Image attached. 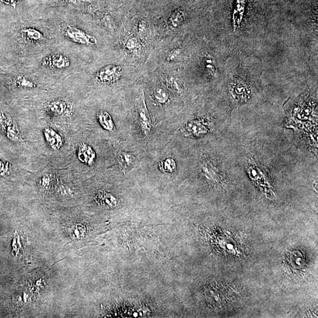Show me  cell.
I'll return each instance as SVG.
<instances>
[{"mask_svg": "<svg viewBox=\"0 0 318 318\" xmlns=\"http://www.w3.org/2000/svg\"><path fill=\"white\" fill-rule=\"evenodd\" d=\"M0 129L8 140L16 144L25 143L26 139L16 122L6 112L0 110Z\"/></svg>", "mask_w": 318, "mask_h": 318, "instance_id": "cell-1", "label": "cell"}, {"mask_svg": "<svg viewBox=\"0 0 318 318\" xmlns=\"http://www.w3.org/2000/svg\"><path fill=\"white\" fill-rule=\"evenodd\" d=\"M136 120L144 135L148 136L150 134L153 128V122L146 105L144 95L136 108Z\"/></svg>", "mask_w": 318, "mask_h": 318, "instance_id": "cell-2", "label": "cell"}, {"mask_svg": "<svg viewBox=\"0 0 318 318\" xmlns=\"http://www.w3.org/2000/svg\"><path fill=\"white\" fill-rule=\"evenodd\" d=\"M200 168L202 174L212 184H222V174L216 166L208 158H204L201 161Z\"/></svg>", "mask_w": 318, "mask_h": 318, "instance_id": "cell-3", "label": "cell"}, {"mask_svg": "<svg viewBox=\"0 0 318 318\" xmlns=\"http://www.w3.org/2000/svg\"><path fill=\"white\" fill-rule=\"evenodd\" d=\"M122 68L118 66L109 65L102 68L96 74V80L102 84H110L116 82L120 78Z\"/></svg>", "mask_w": 318, "mask_h": 318, "instance_id": "cell-4", "label": "cell"}, {"mask_svg": "<svg viewBox=\"0 0 318 318\" xmlns=\"http://www.w3.org/2000/svg\"><path fill=\"white\" fill-rule=\"evenodd\" d=\"M64 34L74 42L84 44H94L96 40L88 35L86 32L72 26H66L64 28Z\"/></svg>", "mask_w": 318, "mask_h": 318, "instance_id": "cell-5", "label": "cell"}, {"mask_svg": "<svg viewBox=\"0 0 318 318\" xmlns=\"http://www.w3.org/2000/svg\"><path fill=\"white\" fill-rule=\"evenodd\" d=\"M43 134L46 142L53 150H58L64 146V138L54 128H46L43 130Z\"/></svg>", "mask_w": 318, "mask_h": 318, "instance_id": "cell-6", "label": "cell"}, {"mask_svg": "<svg viewBox=\"0 0 318 318\" xmlns=\"http://www.w3.org/2000/svg\"><path fill=\"white\" fill-rule=\"evenodd\" d=\"M44 109L46 112L52 116H62L70 111V106L67 102L54 100L46 102Z\"/></svg>", "mask_w": 318, "mask_h": 318, "instance_id": "cell-7", "label": "cell"}, {"mask_svg": "<svg viewBox=\"0 0 318 318\" xmlns=\"http://www.w3.org/2000/svg\"><path fill=\"white\" fill-rule=\"evenodd\" d=\"M248 0H236L232 14V24L234 32H236L242 22Z\"/></svg>", "mask_w": 318, "mask_h": 318, "instance_id": "cell-8", "label": "cell"}, {"mask_svg": "<svg viewBox=\"0 0 318 318\" xmlns=\"http://www.w3.org/2000/svg\"><path fill=\"white\" fill-rule=\"evenodd\" d=\"M208 131V126L203 122L198 120L192 121L184 128V134L192 136L198 137L206 134Z\"/></svg>", "mask_w": 318, "mask_h": 318, "instance_id": "cell-9", "label": "cell"}, {"mask_svg": "<svg viewBox=\"0 0 318 318\" xmlns=\"http://www.w3.org/2000/svg\"><path fill=\"white\" fill-rule=\"evenodd\" d=\"M78 157L79 160L88 165L94 164L96 154L94 149L88 144H82L79 145L78 150Z\"/></svg>", "mask_w": 318, "mask_h": 318, "instance_id": "cell-10", "label": "cell"}, {"mask_svg": "<svg viewBox=\"0 0 318 318\" xmlns=\"http://www.w3.org/2000/svg\"><path fill=\"white\" fill-rule=\"evenodd\" d=\"M96 200L107 207H115L118 204L117 198L114 194L102 191L99 192L96 195Z\"/></svg>", "mask_w": 318, "mask_h": 318, "instance_id": "cell-11", "label": "cell"}, {"mask_svg": "<svg viewBox=\"0 0 318 318\" xmlns=\"http://www.w3.org/2000/svg\"><path fill=\"white\" fill-rule=\"evenodd\" d=\"M69 64L68 58L60 54L54 55L44 60L45 65L54 66L58 68L68 67Z\"/></svg>", "mask_w": 318, "mask_h": 318, "instance_id": "cell-12", "label": "cell"}, {"mask_svg": "<svg viewBox=\"0 0 318 318\" xmlns=\"http://www.w3.org/2000/svg\"><path fill=\"white\" fill-rule=\"evenodd\" d=\"M98 120L105 130L112 132L114 129V124L111 116L106 112H100L98 114Z\"/></svg>", "mask_w": 318, "mask_h": 318, "instance_id": "cell-13", "label": "cell"}, {"mask_svg": "<svg viewBox=\"0 0 318 318\" xmlns=\"http://www.w3.org/2000/svg\"><path fill=\"white\" fill-rule=\"evenodd\" d=\"M184 13L183 12L178 10L174 11L168 20V25L171 28H178L184 22Z\"/></svg>", "mask_w": 318, "mask_h": 318, "instance_id": "cell-14", "label": "cell"}, {"mask_svg": "<svg viewBox=\"0 0 318 318\" xmlns=\"http://www.w3.org/2000/svg\"><path fill=\"white\" fill-rule=\"evenodd\" d=\"M158 167L164 174H173L176 170V164L173 158H167L160 162Z\"/></svg>", "mask_w": 318, "mask_h": 318, "instance_id": "cell-15", "label": "cell"}, {"mask_svg": "<svg viewBox=\"0 0 318 318\" xmlns=\"http://www.w3.org/2000/svg\"><path fill=\"white\" fill-rule=\"evenodd\" d=\"M23 37L30 41L39 42L43 38L42 33L37 30L33 28H25L22 30Z\"/></svg>", "mask_w": 318, "mask_h": 318, "instance_id": "cell-16", "label": "cell"}, {"mask_svg": "<svg viewBox=\"0 0 318 318\" xmlns=\"http://www.w3.org/2000/svg\"><path fill=\"white\" fill-rule=\"evenodd\" d=\"M134 160V156L130 154L126 153V152H122L118 156L119 163L125 170H127L128 168L132 166Z\"/></svg>", "mask_w": 318, "mask_h": 318, "instance_id": "cell-17", "label": "cell"}, {"mask_svg": "<svg viewBox=\"0 0 318 318\" xmlns=\"http://www.w3.org/2000/svg\"><path fill=\"white\" fill-rule=\"evenodd\" d=\"M14 84L20 88H35L36 85L23 76H18L14 79Z\"/></svg>", "mask_w": 318, "mask_h": 318, "instance_id": "cell-18", "label": "cell"}, {"mask_svg": "<svg viewBox=\"0 0 318 318\" xmlns=\"http://www.w3.org/2000/svg\"><path fill=\"white\" fill-rule=\"evenodd\" d=\"M154 97L159 104H164L168 101L170 96L164 88L158 86L154 88Z\"/></svg>", "mask_w": 318, "mask_h": 318, "instance_id": "cell-19", "label": "cell"}, {"mask_svg": "<svg viewBox=\"0 0 318 318\" xmlns=\"http://www.w3.org/2000/svg\"><path fill=\"white\" fill-rule=\"evenodd\" d=\"M10 171V164L8 162L0 160V177H4L8 174Z\"/></svg>", "mask_w": 318, "mask_h": 318, "instance_id": "cell-20", "label": "cell"}, {"mask_svg": "<svg viewBox=\"0 0 318 318\" xmlns=\"http://www.w3.org/2000/svg\"><path fill=\"white\" fill-rule=\"evenodd\" d=\"M168 85L170 90L176 92L180 91V88H178V86L177 82L174 80V78H170V80H168Z\"/></svg>", "mask_w": 318, "mask_h": 318, "instance_id": "cell-21", "label": "cell"}, {"mask_svg": "<svg viewBox=\"0 0 318 318\" xmlns=\"http://www.w3.org/2000/svg\"><path fill=\"white\" fill-rule=\"evenodd\" d=\"M180 54V49H174L173 51H172L170 52V54H168V61H173L176 58H177Z\"/></svg>", "mask_w": 318, "mask_h": 318, "instance_id": "cell-22", "label": "cell"}, {"mask_svg": "<svg viewBox=\"0 0 318 318\" xmlns=\"http://www.w3.org/2000/svg\"><path fill=\"white\" fill-rule=\"evenodd\" d=\"M0 1L5 3L6 4L12 6L13 8H16L19 0H0Z\"/></svg>", "mask_w": 318, "mask_h": 318, "instance_id": "cell-23", "label": "cell"}, {"mask_svg": "<svg viewBox=\"0 0 318 318\" xmlns=\"http://www.w3.org/2000/svg\"><path fill=\"white\" fill-rule=\"evenodd\" d=\"M139 32H140L141 35L146 34V23L142 22L140 23V26H139Z\"/></svg>", "mask_w": 318, "mask_h": 318, "instance_id": "cell-24", "label": "cell"}, {"mask_svg": "<svg viewBox=\"0 0 318 318\" xmlns=\"http://www.w3.org/2000/svg\"><path fill=\"white\" fill-rule=\"evenodd\" d=\"M134 45H136V41L135 39L129 40L128 43V46L130 48H132L135 47Z\"/></svg>", "mask_w": 318, "mask_h": 318, "instance_id": "cell-25", "label": "cell"}]
</instances>
